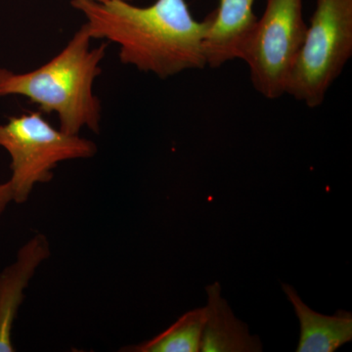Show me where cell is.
<instances>
[{"mask_svg": "<svg viewBox=\"0 0 352 352\" xmlns=\"http://www.w3.org/2000/svg\"><path fill=\"white\" fill-rule=\"evenodd\" d=\"M90 1L99 2V3H104V2H107L109 0H90ZM126 1L132 2L133 0H126Z\"/></svg>", "mask_w": 352, "mask_h": 352, "instance_id": "cell-12", "label": "cell"}, {"mask_svg": "<svg viewBox=\"0 0 352 352\" xmlns=\"http://www.w3.org/2000/svg\"><path fill=\"white\" fill-rule=\"evenodd\" d=\"M206 321L201 333L200 351L259 352L261 340L250 335L248 326L241 322L221 298L219 283L208 286Z\"/></svg>", "mask_w": 352, "mask_h": 352, "instance_id": "cell-8", "label": "cell"}, {"mask_svg": "<svg viewBox=\"0 0 352 352\" xmlns=\"http://www.w3.org/2000/svg\"><path fill=\"white\" fill-rule=\"evenodd\" d=\"M13 201L12 186L10 182H6L0 184V217L6 212L9 204Z\"/></svg>", "mask_w": 352, "mask_h": 352, "instance_id": "cell-11", "label": "cell"}, {"mask_svg": "<svg viewBox=\"0 0 352 352\" xmlns=\"http://www.w3.org/2000/svg\"><path fill=\"white\" fill-rule=\"evenodd\" d=\"M92 41L82 25L63 50L38 68L24 73L0 68V98L29 99L41 113H55L66 133L80 135L83 129L99 133L102 107L94 87L109 43L92 47Z\"/></svg>", "mask_w": 352, "mask_h": 352, "instance_id": "cell-2", "label": "cell"}, {"mask_svg": "<svg viewBox=\"0 0 352 352\" xmlns=\"http://www.w3.org/2000/svg\"><path fill=\"white\" fill-rule=\"evenodd\" d=\"M206 321V307L183 314L164 332L151 340L122 347L126 352H198Z\"/></svg>", "mask_w": 352, "mask_h": 352, "instance_id": "cell-10", "label": "cell"}, {"mask_svg": "<svg viewBox=\"0 0 352 352\" xmlns=\"http://www.w3.org/2000/svg\"><path fill=\"white\" fill-rule=\"evenodd\" d=\"M284 293L300 321V336L298 352H333L352 340V315L339 310L333 316L314 311L308 307L289 285H282Z\"/></svg>", "mask_w": 352, "mask_h": 352, "instance_id": "cell-9", "label": "cell"}, {"mask_svg": "<svg viewBox=\"0 0 352 352\" xmlns=\"http://www.w3.org/2000/svg\"><path fill=\"white\" fill-rule=\"evenodd\" d=\"M307 29L302 0H266L263 17L256 20L238 53V59L249 67L254 89L265 98L286 94Z\"/></svg>", "mask_w": 352, "mask_h": 352, "instance_id": "cell-5", "label": "cell"}, {"mask_svg": "<svg viewBox=\"0 0 352 352\" xmlns=\"http://www.w3.org/2000/svg\"><path fill=\"white\" fill-rule=\"evenodd\" d=\"M352 56V0H316L286 94L317 108Z\"/></svg>", "mask_w": 352, "mask_h": 352, "instance_id": "cell-4", "label": "cell"}, {"mask_svg": "<svg viewBox=\"0 0 352 352\" xmlns=\"http://www.w3.org/2000/svg\"><path fill=\"white\" fill-rule=\"evenodd\" d=\"M256 0H219V6L212 14V22L205 39L207 66L219 68L238 59L245 39L256 24L254 13Z\"/></svg>", "mask_w": 352, "mask_h": 352, "instance_id": "cell-7", "label": "cell"}, {"mask_svg": "<svg viewBox=\"0 0 352 352\" xmlns=\"http://www.w3.org/2000/svg\"><path fill=\"white\" fill-rule=\"evenodd\" d=\"M71 6L85 16L92 39L119 46L122 64L163 80L207 67L205 39L212 14L199 22L185 0H156L146 7L126 0H72Z\"/></svg>", "mask_w": 352, "mask_h": 352, "instance_id": "cell-1", "label": "cell"}, {"mask_svg": "<svg viewBox=\"0 0 352 352\" xmlns=\"http://www.w3.org/2000/svg\"><path fill=\"white\" fill-rule=\"evenodd\" d=\"M0 148L10 156L13 201L24 204L36 185L50 182L58 164L94 157L97 145L66 133L44 119L43 113H24L0 124Z\"/></svg>", "mask_w": 352, "mask_h": 352, "instance_id": "cell-3", "label": "cell"}, {"mask_svg": "<svg viewBox=\"0 0 352 352\" xmlns=\"http://www.w3.org/2000/svg\"><path fill=\"white\" fill-rule=\"evenodd\" d=\"M50 254L48 238L36 234L20 248L15 261L0 272V352L15 351L13 327L25 300V289Z\"/></svg>", "mask_w": 352, "mask_h": 352, "instance_id": "cell-6", "label": "cell"}]
</instances>
